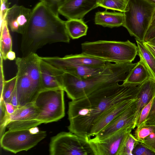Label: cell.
Wrapping results in <instances>:
<instances>
[{"instance_id": "5b68a950", "label": "cell", "mask_w": 155, "mask_h": 155, "mask_svg": "<svg viewBox=\"0 0 155 155\" xmlns=\"http://www.w3.org/2000/svg\"><path fill=\"white\" fill-rule=\"evenodd\" d=\"M155 10V5L146 0H127L123 26L130 35L143 41Z\"/></svg>"}, {"instance_id": "1f68e13d", "label": "cell", "mask_w": 155, "mask_h": 155, "mask_svg": "<svg viewBox=\"0 0 155 155\" xmlns=\"http://www.w3.org/2000/svg\"><path fill=\"white\" fill-rule=\"evenodd\" d=\"M133 154L135 155H153L155 154L143 146L139 142L134 148L133 151Z\"/></svg>"}, {"instance_id": "cb8c5ba5", "label": "cell", "mask_w": 155, "mask_h": 155, "mask_svg": "<svg viewBox=\"0 0 155 155\" xmlns=\"http://www.w3.org/2000/svg\"><path fill=\"white\" fill-rule=\"evenodd\" d=\"M16 81V75L9 80L5 81L2 92L0 94V100H2L5 103H11L15 89Z\"/></svg>"}, {"instance_id": "8d00e7d4", "label": "cell", "mask_w": 155, "mask_h": 155, "mask_svg": "<svg viewBox=\"0 0 155 155\" xmlns=\"http://www.w3.org/2000/svg\"><path fill=\"white\" fill-rule=\"evenodd\" d=\"M5 103L7 110L10 115L14 113L19 107L15 106L10 103Z\"/></svg>"}, {"instance_id": "8fae6325", "label": "cell", "mask_w": 155, "mask_h": 155, "mask_svg": "<svg viewBox=\"0 0 155 155\" xmlns=\"http://www.w3.org/2000/svg\"><path fill=\"white\" fill-rule=\"evenodd\" d=\"M40 58L64 73L81 78H86L98 74L105 69L107 65V62L104 66L91 67L73 63L59 57H40Z\"/></svg>"}, {"instance_id": "3957f363", "label": "cell", "mask_w": 155, "mask_h": 155, "mask_svg": "<svg viewBox=\"0 0 155 155\" xmlns=\"http://www.w3.org/2000/svg\"><path fill=\"white\" fill-rule=\"evenodd\" d=\"M40 56L36 53L15 59L17 71L16 91L19 107L33 103L42 91Z\"/></svg>"}, {"instance_id": "f35d334b", "label": "cell", "mask_w": 155, "mask_h": 155, "mask_svg": "<svg viewBox=\"0 0 155 155\" xmlns=\"http://www.w3.org/2000/svg\"><path fill=\"white\" fill-rule=\"evenodd\" d=\"M7 58L10 61L15 60L16 58L15 52L12 50L9 51L7 54Z\"/></svg>"}, {"instance_id": "836d02e7", "label": "cell", "mask_w": 155, "mask_h": 155, "mask_svg": "<svg viewBox=\"0 0 155 155\" xmlns=\"http://www.w3.org/2000/svg\"><path fill=\"white\" fill-rule=\"evenodd\" d=\"M155 36V18L153 19L146 34L144 41Z\"/></svg>"}, {"instance_id": "603a6c76", "label": "cell", "mask_w": 155, "mask_h": 155, "mask_svg": "<svg viewBox=\"0 0 155 155\" xmlns=\"http://www.w3.org/2000/svg\"><path fill=\"white\" fill-rule=\"evenodd\" d=\"M0 50V55L5 60L8 53L12 50V38L6 20L1 23Z\"/></svg>"}, {"instance_id": "b9f144b4", "label": "cell", "mask_w": 155, "mask_h": 155, "mask_svg": "<svg viewBox=\"0 0 155 155\" xmlns=\"http://www.w3.org/2000/svg\"><path fill=\"white\" fill-rule=\"evenodd\" d=\"M149 3L155 5V0H146Z\"/></svg>"}, {"instance_id": "7402d4cb", "label": "cell", "mask_w": 155, "mask_h": 155, "mask_svg": "<svg viewBox=\"0 0 155 155\" xmlns=\"http://www.w3.org/2000/svg\"><path fill=\"white\" fill-rule=\"evenodd\" d=\"M67 33L72 39H76L86 35L87 25L83 19H73L65 21Z\"/></svg>"}, {"instance_id": "4316f807", "label": "cell", "mask_w": 155, "mask_h": 155, "mask_svg": "<svg viewBox=\"0 0 155 155\" xmlns=\"http://www.w3.org/2000/svg\"><path fill=\"white\" fill-rule=\"evenodd\" d=\"M10 119V115L8 112L5 103L0 100V138L5 133V128Z\"/></svg>"}, {"instance_id": "2e32d148", "label": "cell", "mask_w": 155, "mask_h": 155, "mask_svg": "<svg viewBox=\"0 0 155 155\" xmlns=\"http://www.w3.org/2000/svg\"><path fill=\"white\" fill-rule=\"evenodd\" d=\"M137 98L120 101L106 110L94 123L90 132V137L98 134Z\"/></svg>"}, {"instance_id": "7c38bea8", "label": "cell", "mask_w": 155, "mask_h": 155, "mask_svg": "<svg viewBox=\"0 0 155 155\" xmlns=\"http://www.w3.org/2000/svg\"><path fill=\"white\" fill-rule=\"evenodd\" d=\"M137 99V98L94 137L101 139L124 127H130L134 129L136 127L134 117L136 110Z\"/></svg>"}, {"instance_id": "d6986e66", "label": "cell", "mask_w": 155, "mask_h": 155, "mask_svg": "<svg viewBox=\"0 0 155 155\" xmlns=\"http://www.w3.org/2000/svg\"><path fill=\"white\" fill-rule=\"evenodd\" d=\"M138 55L140 60L145 66L150 75V78L155 81V58L147 48L143 41L136 38Z\"/></svg>"}, {"instance_id": "d590c367", "label": "cell", "mask_w": 155, "mask_h": 155, "mask_svg": "<svg viewBox=\"0 0 155 155\" xmlns=\"http://www.w3.org/2000/svg\"><path fill=\"white\" fill-rule=\"evenodd\" d=\"M155 117V96L153 100L149 114L146 120L143 122H147L151 120Z\"/></svg>"}, {"instance_id": "8992f818", "label": "cell", "mask_w": 155, "mask_h": 155, "mask_svg": "<svg viewBox=\"0 0 155 155\" xmlns=\"http://www.w3.org/2000/svg\"><path fill=\"white\" fill-rule=\"evenodd\" d=\"M64 91L62 89L45 90L38 94L33 103L38 110V119L41 124L57 121L64 116Z\"/></svg>"}, {"instance_id": "9a60e30c", "label": "cell", "mask_w": 155, "mask_h": 155, "mask_svg": "<svg viewBox=\"0 0 155 155\" xmlns=\"http://www.w3.org/2000/svg\"><path fill=\"white\" fill-rule=\"evenodd\" d=\"M40 68L42 91L58 89L63 90L62 76L64 72L40 58Z\"/></svg>"}, {"instance_id": "7bdbcfd3", "label": "cell", "mask_w": 155, "mask_h": 155, "mask_svg": "<svg viewBox=\"0 0 155 155\" xmlns=\"http://www.w3.org/2000/svg\"><path fill=\"white\" fill-rule=\"evenodd\" d=\"M154 18H155V10L154 13H153V16L152 20L153 19H154Z\"/></svg>"}, {"instance_id": "6da1fadb", "label": "cell", "mask_w": 155, "mask_h": 155, "mask_svg": "<svg viewBox=\"0 0 155 155\" xmlns=\"http://www.w3.org/2000/svg\"><path fill=\"white\" fill-rule=\"evenodd\" d=\"M140 85L116 83L98 89L68 103V130L88 140L95 122L108 109L124 100L137 98Z\"/></svg>"}, {"instance_id": "d4e9b609", "label": "cell", "mask_w": 155, "mask_h": 155, "mask_svg": "<svg viewBox=\"0 0 155 155\" xmlns=\"http://www.w3.org/2000/svg\"><path fill=\"white\" fill-rule=\"evenodd\" d=\"M127 0H98V7L120 12L125 10Z\"/></svg>"}, {"instance_id": "83f0119b", "label": "cell", "mask_w": 155, "mask_h": 155, "mask_svg": "<svg viewBox=\"0 0 155 155\" xmlns=\"http://www.w3.org/2000/svg\"><path fill=\"white\" fill-rule=\"evenodd\" d=\"M139 142L130 133L125 143L121 155H133V150Z\"/></svg>"}, {"instance_id": "f546056e", "label": "cell", "mask_w": 155, "mask_h": 155, "mask_svg": "<svg viewBox=\"0 0 155 155\" xmlns=\"http://www.w3.org/2000/svg\"><path fill=\"white\" fill-rule=\"evenodd\" d=\"M68 0H41L44 2L55 13L58 15L59 8Z\"/></svg>"}, {"instance_id": "e575fe53", "label": "cell", "mask_w": 155, "mask_h": 155, "mask_svg": "<svg viewBox=\"0 0 155 155\" xmlns=\"http://www.w3.org/2000/svg\"><path fill=\"white\" fill-rule=\"evenodd\" d=\"M3 59L0 55V94L2 92L4 85L5 81L4 73L3 61Z\"/></svg>"}, {"instance_id": "30bf717a", "label": "cell", "mask_w": 155, "mask_h": 155, "mask_svg": "<svg viewBox=\"0 0 155 155\" xmlns=\"http://www.w3.org/2000/svg\"><path fill=\"white\" fill-rule=\"evenodd\" d=\"M39 112L33 103L18 107L10 115L6 127L9 130L31 129L41 124L38 120Z\"/></svg>"}, {"instance_id": "f1b7e54d", "label": "cell", "mask_w": 155, "mask_h": 155, "mask_svg": "<svg viewBox=\"0 0 155 155\" xmlns=\"http://www.w3.org/2000/svg\"><path fill=\"white\" fill-rule=\"evenodd\" d=\"M154 97L142 109L139 115L136 127L139 126L146 120L151 109Z\"/></svg>"}, {"instance_id": "ffe728a7", "label": "cell", "mask_w": 155, "mask_h": 155, "mask_svg": "<svg viewBox=\"0 0 155 155\" xmlns=\"http://www.w3.org/2000/svg\"><path fill=\"white\" fill-rule=\"evenodd\" d=\"M65 60L75 64L91 67H102L107 62L84 53L66 55L62 57Z\"/></svg>"}, {"instance_id": "52a82bcc", "label": "cell", "mask_w": 155, "mask_h": 155, "mask_svg": "<svg viewBox=\"0 0 155 155\" xmlns=\"http://www.w3.org/2000/svg\"><path fill=\"white\" fill-rule=\"evenodd\" d=\"M46 136V131L39 130L36 127L27 130H8L0 138V145L4 149L16 153L30 150Z\"/></svg>"}, {"instance_id": "484cf974", "label": "cell", "mask_w": 155, "mask_h": 155, "mask_svg": "<svg viewBox=\"0 0 155 155\" xmlns=\"http://www.w3.org/2000/svg\"><path fill=\"white\" fill-rule=\"evenodd\" d=\"M155 132V125H146L143 123L137 128L134 136L140 142H142L145 138L151 133Z\"/></svg>"}, {"instance_id": "ac0fdd59", "label": "cell", "mask_w": 155, "mask_h": 155, "mask_svg": "<svg viewBox=\"0 0 155 155\" xmlns=\"http://www.w3.org/2000/svg\"><path fill=\"white\" fill-rule=\"evenodd\" d=\"M124 20L123 13L105 11L96 13L94 22L96 25L112 28L123 26Z\"/></svg>"}, {"instance_id": "44dd1931", "label": "cell", "mask_w": 155, "mask_h": 155, "mask_svg": "<svg viewBox=\"0 0 155 155\" xmlns=\"http://www.w3.org/2000/svg\"><path fill=\"white\" fill-rule=\"evenodd\" d=\"M150 78L148 71L140 61L129 73L123 83L140 85Z\"/></svg>"}, {"instance_id": "4dcf8cb0", "label": "cell", "mask_w": 155, "mask_h": 155, "mask_svg": "<svg viewBox=\"0 0 155 155\" xmlns=\"http://www.w3.org/2000/svg\"><path fill=\"white\" fill-rule=\"evenodd\" d=\"M140 143L155 154V132L146 137Z\"/></svg>"}, {"instance_id": "ba28073f", "label": "cell", "mask_w": 155, "mask_h": 155, "mask_svg": "<svg viewBox=\"0 0 155 155\" xmlns=\"http://www.w3.org/2000/svg\"><path fill=\"white\" fill-rule=\"evenodd\" d=\"M49 147L51 155H94L88 140L70 131L52 137Z\"/></svg>"}, {"instance_id": "ab89813d", "label": "cell", "mask_w": 155, "mask_h": 155, "mask_svg": "<svg viewBox=\"0 0 155 155\" xmlns=\"http://www.w3.org/2000/svg\"><path fill=\"white\" fill-rule=\"evenodd\" d=\"M144 42H147L155 46V36L147 39Z\"/></svg>"}, {"instance_id": "7a4b0ae2", "label": "cell", "mask_w": 155, "mask_h": 155, "mask_svg": "<svg viewBox=\"0 0 155 155\" xmlns=\"http://www.w3.org/2000/svg\"><path fill=\"white\" fill-rule=\"evenodd\" d=\"M137 64L107 62L106 68L102 72L86 78L77 77L64 72L62 76L63 89L71 100L81 99L103 87L123 82Z\"/></svg>"}, {"instance_id": "60d3db41", "label": "cell", "mask_w": 155, "mask_h": 155, "mask_svg": "<svg viewBox=\"0 0 155 155\" xmlns=\"http://www.w3.org/2000/svg\"><path fill=\"white\" fill-rule=\"evenodd\" d=\"M143 123L146 125H155V117L148 121Z\"/></svg>"}, {"instance_id": "4fadbf2b", "label": "cell", "mask_w": 155, "mask_h": 155, "mask_svg": "<svg viewBox=\"0 0 155 155\" xmlns=\"http://www.w3.org/2000/svg\"><path fill=\"white\" fill-rule=\"evenodd\" d=\"M98 0H68L59 8L58 13L69 20L83 19L92 9L98 7Z\"/></svg>"}, {"instance_id": "5bb4252c", "label": "cell", "mask_w": 155, "mask_h": 155, "mask_svg": "<svg viewBox=\"0 0 155 155\" xmlns=\"http://www.w3.org/2000/svg\"><path fill=\"white\" fill-rule=\"evenodd\" d=\"M32 10L22 5H14L9 8L6 20L12 31L24 32L30 20Z\"/></svg>"}, {"instance_id": "e0dca14e", "label": "cell", "mask_w": 155, "mask_h": 155, "mask_svg": "<svg viewBox=\"0 0 155 155\" xmlns=\"http://www.w3.org/2000/svg\"><path fill=\"white\" fill-rule=\"evenodd\" d=\"M155 96V81L149 78L140 84L139 88L134 117L136 127L142 109Z\"/></svg>"}, {"instance_id": "74e56055", "label": "cell", "mask_w": 155, "mask_h": 155, "mask_svg": "<svg viewBox=\"0 0 155 155\" xmlns=\"http://www.w3.org/2000/svg\"><path fill=\"white\" fill-rule=\"evenodd\" d=\"M143 43L145 46L155 58V46L146 42L143 41Z\"/></svg>"}, {"instance_id": "d6a6232c", "label": "cell", "mask_w": 155, "mask_h": 155, "mask_svg": "<svg viewBox=\"0 0 155 155\" xmlns=\"http://www.w3.org/2000/svg\"><path fill=\"white\" fill-rule=\"evenodd\" d=\"M1 23L6 20L7 13L8 9V0H1Z\"/></svg>"}, {"instance_id": "9c48e42d", "label": "cell", "mask_w": 155, "mask_h": 155, "mask_svg": "<svg viewBox=\"0 0 155 155\" xmlns=\"http://www.w3.org/2000/svg\"><path fill=\"white\" fill-rule=\"evenodd\" d=\"M130 127L122 128L101 139L94 137L88 140L94 155H121L125 143L131 132Z\"/></svg>"}, {"instance_id": "277c9868", "label": "cell", "mask_w": 155, "mask_h": 155, "mask_svg": "<svg viewBox=\"0 0 155 155\" xmlns=\"http://www.w3.org/2000/svg\"><path fill=\"white\" fill-rule=\"evenodd\" d=\"M81 47L83 53L116 64L131 63L138 54L137 46L129 40L86 41Z\"/></svg>"}]
</instances>
